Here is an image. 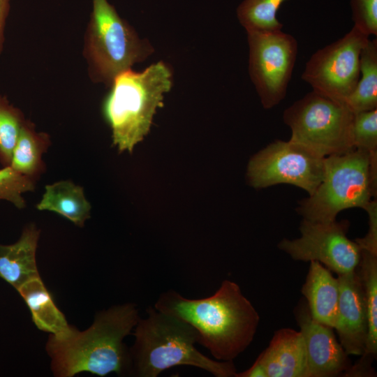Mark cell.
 <instances>
[{
  "label": "cell",
  "mask_w": 377,
  "mask_h": 377,
  "mask_svg": "<svg viewBox=\"0 0 377 377\" xmlns=\"http://www.w3.org/2000/svg\"><path fill=\"white\" fill-rule=\"evenodd\" d=\"M154 307L189 324L197 343L219 361H233L251 343L260 316L239 286L224 280L207 297L188 299L174 290L162 293Z\"/></svg>",
  "instance_id": "6da1fadb"
},
{
  "label": "cell",
  "mask_w": 377,
  "mask_h": 377,
  "mask_svg": "<svg viewBox=\"0 0 377 377\" xmlns=\"http://www.w3.org/2000/svg\"><path fill=\"white\" fill-rule=\"evenodd\" d=\"M140 318L136 304L128 302L98 312L84 331L72 327L63 335L50 334L46 350L54 375L71 377L87 371L100 376L112 372L131 376L130 348L124 339Z\"/></svg>",
  "instance_id": "7a4b0ae2"
},
{
  "label": "cell",
  "mask_w": 377,
  "mask_h": 377,
  "mask_svg": "<svg viewBox=\"0 0 377 377\" xmlns=\"http://www.w3.org/2000/svg\"><path fill=\"white\" fill-rule=\"evenodd\" d=\"M133 335L132 376L157 377L181 365L203 369L216 377L236 376L233 361H219L201 353L195 346L196 332L189 324L154 306L147 307L146 318H140Z\"/></svg>",
  "instance_id": "3957f363"
},
{
  "label": "cell",
  "mask_w": 377,
  "mask_h": 377,
  "mask_svg": "<svg viewBox=\"0 0 377 377\" xmlns=\"http://www.w3.org/2000/svg\"><path fill=\"white\" fill-rule=\"evenodd\" d=\"M172 86V73L163 61L141 72L131 68L112 80L102 103V114L120 152H132L148 133L153 117Z\"/></svg>",
  "instance_id": "277c9868"
},
{
  "label": "cell",
  "mask_w": 377,
  "mask_h": 377,
  "mask_svg": "<svg viewBox=\"0 0 377 377\" xmlns=\"http://www.w3.org/2000/svg\"><path fill=\"white\" fill-rule=\"evenodd\" d=\"M377 191V152L354 148L324 158L323 179L315 192L298 202L303 219L318 222L336 220L345 209H364Z\"/></svg>",
  "instance_id": "5b68a950"
},
{
  "label": "cell",
  "mask_w": 377,
  "mask_h": 377,
  "mask_svg": "<svg viewBox=\"0 0 377 377\" xmlns=\"http://www.w3.org/2000/svg\"><path fill=\"white\" fill-rule=\"evenodd\" d=\"M91 1L83 56L91 80L110 87L119 73L145 60L154 50L108 0Z\"/></svg>",
  "instance_id": "8992f818"
},
{
  "label": "cell",
  "mask_w": 377,
  "mask_h": 377,
  "mask_svg": "<svg viewBox=\"0 0 377 377\" xmlns=\"http://www.w3.org/2000/svg\"><path fill=\"white\" fill-rule=\"evenodd\" d=\"M353 118L354 113L345 103L313 90L294 102L283 114L284 123L291 130L290 140L322 158L354 149Z\"/></svg>",
  "instance_id": "52a82bcc"
},
{
  "label": "cell",
  "mask_w": 377,
  "mask_h": 377,
  "mask_svg": "<svg viewBox=\"0 0 377 377\" xmlns=\"http://www.w3.org/2000/svg\"><path fill=\"white\" fill-rule=\"evenodd\" d=\"M249 73L263 107L269 110L286 97L297 55V41L281 30L246 31Z\"/></svg>",
  "instance_id": "ba28073f"
},
{
  "label": "cell",
  "mask_w": 377,
  "mask_h": 377,
  "mask_svg": "<svg viewBox=\"0 0 377 377\" xmlns=\"http://www.w3.org/2000/svg\"><path fill=\"white\" fill-rule=\"evenodd\" d=\"M324 158L290 140H276L251 158L247 181L256 189L290 184L311 195L323 179Z\"/></svg>",
  "instance_id": "9c48e42d"
},
{
  "label": "cell",
  "mask_w": 377,
  "mask_h": 377,
  "mask_svg": "<svg viewBox=\"0 0 377 377\" xmlns=\"http://www.w3.org/2000/svg\"><path fill=\"white\" fill-rule=\"evenodd\" d=\"M369 39L353 26L343 37L311 56L302 79L310 84L313 91L346 103L357 84L360 54Z\"/></svg>",
  "instance_id": "30bf717a"
},
{
  "label": "cell",
  "mask_w": 377,
  "mask_h": 377,
  "mask_svg": "<svg viewBox=\"0 0 377 377\" xmlns=\"http://www.w3.org/2000/svg\"><path fill=\"white\" fill-rule=\"evenodd\" d=\"M349 226L347 220L318 222L303 219L300 237L283 239L278 247L295 260L317 261L337 275L350 273L360 264L361 248L348 237Z\"/></svg>",
  "instance_id": "8fae6325"
},
{
  "label": "cell",
  "mask_w": 377,
  "mask_h": 377,
  "mask_svg": "<svg viewBox=\"0 0 377 377\" xmlns=\"http://www.w3.org/2000/svg\"><path fill=\"white\" fill-rule=\"evenodd\" d=\"M295 318L305 343L308 377L346 376L352 364L334 328L316 320L305 300L297 306Z\"/></svg>",
  "instance_id": "7c38bea8"
},
{
  "label": "cell",
  "mask_w": 377,
  "mask_h": 377,
  "mask_svg": "<svg viewBox=\"0 0 377 377\" xmlns=\"http://www.w3.org/2000/svg\"><path fill=\"white\" fill-rule=\"evenodd\" d=\"M235 377H308L305 343L300 331L275 332L267 348L253 364Z\"/></svg>",
  "instance_id": "4fadbf2b"
},
{
  "label": "cell",
  "mask_w": 377,
  "mask_h": 377,
  "mask_svg": "<svg viewBox=\"0 0 377 377\" xmlns=\"http://www.w3.org/2000/svg\"><path fill=\"white\" fill-rule=\"evenodd\" d=\"M339 300L334 329L339 343L350 355H362L368 335V320L361 279L356 269L338 275Z\"/></svg>",
  "instance_id": "5bb4252c"
},
{
  "label": "cell",
  "mask_w": 377,
  "mask_h": 377,
  "mask_svg": "<svg viewBox=\"0 0 377 377\" xmlns=\"http://www.w3.org/2000/svg\"><path fill=\"white\" fill-rule=\"evenodd\" d=\"M40 232L35 223H29L16 242L0 244V277L17 290L40 277L36 263Z\"/></svg>",
  "instance_id": "9a60e30c"
},
{
  "label": "cell",
  "mask_w": 377,
  "mask_h": 377,
  "mask_svg": "<svg viewBox=\"0 0 377 377\" xmlns=\"http://www.w3.org/2000/svg\"><path fill=\"white\" fill-rule=\"evenodd\" d=\"M301 293L311 316L334 328L339 300V284L330 270L317 261H311Z\"/></svg>",
  "instance_id": "2e32d148"
},
{
  "label": "cell",
  "mask_w": 377,
  "mask_h": 377,
  "mask_svg": "<svg viewBox=\"0 0 377 377\" xmlns=\"http://www.w3.org/2000/svg\"><path fill=\"white\" fill-rule=\"evenodd\" d=\"M364 290L368 320V335L362 358L351 366L350 376H370L371 364L377 354V253L361 249L357 268Z\"/></svg>",
  "instance_id": "e0dca14e"
},
{
  "label": "cell",
  "mask_w": 377,
  "mask_h": 377,
  "mask_svg": "<svg viewBox=\"0 0 377 377\" xmlns=\"http://www.w3.org/2000/svg\"><path fill=\"white\" fill-rule=\"evenodd\" d=\"M36 207L40 211L57 213L79 227H83L90 218L91 209L84 188L71 180L45 185V192Z\"/></svg>",
  "instance_id": "ac0fdd59"
},
{
  "label": "cell",
  "mask_w": 377,
  "mask_h": 377,
  "mask_svg": "<svg viewBox=\"0 0 377 377\" xmlns=\"http://www.w3.org/2000/svg\"><path fill=\"white\" fill-rule=\"evenodd\" d=\"M31 314L36 326L54 336L68 332L69 325L63 313L55 304L52 296L40 277L23 285L18 290Z\"/></svg>",
  "instance_id": "d6986e66"
},
{
  "label": "cell",
  "mask_w": 377,
  "mask_h": 377,
  "mask_svg": "<svg viewBox=\"0 0 377 377\" xmlns=\"http://www.w3.org/2000/svg\"><path fill=\"white\" fill-rule=\"evenodd\" d=\"M50 145L48 133L36 131L35 125L26 119L13 149L9 166L36 182L45 170L43 156Z\"/></svg>",
  "instance_id": "ffe728a7"
},
{
  "label": "cell",
  "mask_w": 377,
  "mask_h": 377,
  "mask_svg": "<svg viewBox=\"0 0 377 377\" xmlns=\"http://www.w3.org/2000/svg\"><path fill=\"white\" fill-rule=\"evenodd\" d=\"M357 84L346 101L353 112L377 109V39H369L360 54Z\"/></svg>",
  "instance_id": "44dd1931"
},
{
  "label": "cell",
  "mask_w": 377,
  "mask_h": 377,
  "mask_svg": "<svg viewBox=\"0 0 377 377\" xmlns=\"http://www.w3.org/2000/svg\"><path fill=\"white\" fill-rule=\"evenodd\" d=\"M286 1L244 0L237 9L238 20L246 31L281 30L276 14Z\"/></svg>",
  "instance_id": "7402d4cb"
},
{
  "label": "cell",
  "mask_w": 377,
  "mask_h": 377,
  "mask_svg": "<svg viewBox=\"0 0 377 377\" xmlns=\"http://www.w3.org/2000/svg\"><path fill=\"white\" fill-rule=\"evenodd\" d=\"M25 121L22 112L0 94V162L4 167L10 164L13 149Z\"/></svg>",
  "instance_id": "603a6c76"
},
{
  "label": "cell",
  "mask_w": 377,
  "mask_h": 377,
  "mask_svg": "<svg viewBox=\"0 0 377 377\" xmlns=\"http://www.w3.org/2000/svg\"><path fill=\"white\" fill-rule=\"evenodd\" d=\"M36 181L20 174L10 166L0 170V201L6 200L18 209L26 207L22 194L33 191Z\"/></svg>",
  "instance_id": "cb8c5ba5"
},
{
  "label": "cell",
  "mask_w": 377,
  "mask_h": 377,
  "mask_svg": "<svg viewBox=\"0 0 377 377\" xmlns=\"http://www.w3.org/2000/svg\"><path fill=\"white\" fill-rule=\"evenodd\" d=\"M352 141L354 148L377 152V109L354 113Z\"/></svg>",
  "instance_id": "d4e9b609"
},
{
  "label": "cell",
  "mask_w": 377,
  "mask_h": 377,
  "mask_svg": "<svg viewBox=\"0 0 377 377\" xmlns=\"http://www.w3.org/2000/svg\"><path fill=\"white\" fill-rule=\"evenodd\" d=\"M354 27L368 36H377V0H350Z\"/></svg>",
  "instance_id": "484cf974"
},
{
  "label": "cell",
  "mask_w": 377,
  "mask_h": 377,
  "mask_svg": "<svg viewBox=\"0 0 377 377\" xmlns=\"http://www.w3.org/2000/svg\"><path fill=\"white\" fill-rule=\"evenodd\" d=\"M369 216V230L362 238L355 239L361 249L377 253V201L373 199L364 209Z\"/></svg>",
  "instance_id": "4316f807"
},
{
  "label": "cell",
  "mask_w": 377,
  "mask_h": 377,
  "mask_svg": "<svg viewBox=\"0 0 377 377\" xmlns=\"http://www.w3.org/2000/svg\"><path fill=\"white\" fill-rule=\"evenodd\" d=\"M10 10V0H0V55L3 50L4 32Z\"/></svg>",
  "instance_id": "83f0119b"
}]
</instances>
